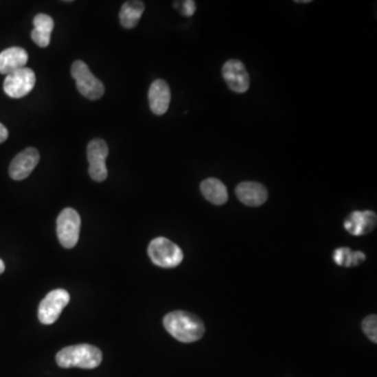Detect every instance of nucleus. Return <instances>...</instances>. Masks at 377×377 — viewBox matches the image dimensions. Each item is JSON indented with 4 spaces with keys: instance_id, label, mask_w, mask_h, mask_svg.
I'll return each mask as SVG.
<instances>
[{
    "instance_id": "1",
    "label": "nucleus",
    "mask_w": 377,
    "mask_h": 377,
    "mask_svg": "<svg viewBox=\"0 0 377 377\" xmlns=\"http://www.w3.org/2000/svg\"><path fill=\"white\" fill-rule=\"evenodd\" d=\"M165 330L179 342L193 343L201 340L205 332L203 321L187 311H173L163 318Z\"/></svg>"
},
{
    "instance_id": "2",
    "label": "nucleus",
    "mask_w": 377,
    "mask_h": 377,
    "mask_svg": "<svg viewBox=\"0 0 377 377\" xmlns=\"http://www.w3.org/2000/svg\"><path fill=\"white\" fill-rule=\"evenodd\" d=\"M103 354L98 347L81 344L65 347L58 352L56 362L61 368L95 369L100 366Z\"/></svg>"
},
{
    "instance_id": "3",
    "label": "nucleus",
    "mask_w": 377,
    "mask_h": 377,
    "mask_svg": "<svg viewBox=\"0 0 377 377\" xmlns=\"http://www.w3.org/2000/svg\"><path fill=\"white\" fill-rule=\"evenodd\" d=\"M148 255L155 265L163 269L176 267L183 259L181 247L163 237H157L151 241L148 247Z\"/></svg>"
},
{
    "instance_id": "4",
    "label": "nucleus",
    "mask_w": 377,
    "mask_h": 377,
    "mask_svg": "<svg viewBox=\"0 0 377 377\" xmlns=\"http://www.w3.org/2000/svg\"><path fill=\"white\" fill-rule=\"evenodd\" d=\"M71 76L76 80L78 91L82 95L93 101L103 97L105 93L104 84L93 76L87 63L81 60L73 62Z\"/></svg>"
},
{
    "instance_id": "5",
    "label": "nucleus",
    "mask_w": 377,
    "mask_h": 377,
    "mask_svg": "<svg viewBox=\"0 0 377 377\" xmlns=\"http://www.w3.org/2000/svg\"><path fill=\"white\" fill-rule=\"evenodd\" d=\"M81 218L76 209L67 207L57 219V235L59 242L65 249H73L79 240Z\"/></svg>"
},
{
    "instance_id": "6",
    "label": "nucleus",
    "mask_w": 377,
    "mask_h": 377,
    "mask_svg": "<svg viewBox=\"0 0 377 377\" xmlns=\"http://www.w3.org/2000/svg\"><path fill=\"white\" fill-rule=\"evenodd\" d=\"M71 301V296L65 289H55L47 293L40 303L38 308V318L45 325L54 324L59 319L60 315Z\"/></svg>"
},
{
    "instance_id": "7",
    "label": "nucleus",
    "mask_w": 377,
    "mask_h": 377,
    "mask_svg": "<svg viewBox=\"0 0 377 377\" xmlns=\"http://www.w3.org/2000/svg\"><path fill=\"white\" fill-rule=\"evenodd\" d=\"M108 146L102 139H95L87 146V159L89 161V172L91 179L102 183L108 176L106 159L108 157Z\"/></svg>"
},
{
    "instance_id": "8",
    "label": "nucleus",
    "mask_w": 377,
    "mask_h": 377,
    "mask_svg": "<svg viewBox=\"0 0 377 377\" xmlns=\"http://www.w3.org/2000/svg\"><path fill=\"white\" fill-rule=\"evenodd\" d=\"M36 84V75L29 67L18 69L10 73L3 83V91L13 99H20L29 95Z\"/></svg>"
},
{
    "instance_id": "9",
    "label": "nucleus",
    "mask_w": 377,
    "mask_h": 377,
    "mask_svg": "<svg viewBox=\"0 0 377 377\" xmlns=\"http://www.w3.org/2000/svg\"><path fill=\"white\" fill-rule=\"evenodd\" d=\"M39 161L40 155L37 149L32 147L25 149L18 153L15 159L12 161L9 169L10 176L14 181H23L31 175Z\"/></svg>"
},
{
    "instance_id": "10",
    "label": "nucleus",
    "mask_w": 377,
    "mask_h": 377,
    "mask_svg": "<svg viewBox=\"0 0 377 377\" xmlns=\"http://www.w3.org/2000/svg\"><path fill=\"white\" fill-rule=\"evenodd\" d=\"M222 76L227 87L235 93H243L249 91V73L244 65L239 60L232 59L225 62L222 67Z\"/></svg>"
},
{
    "instance_id": "11",
    "label": "nucleus",
    "mask_w": 377,
    "mask_h": 377,
    "mask_svg": "<svg viewBox=\"0 0 377 377\" xmlns=\"http://www.w3.org/2000/svg\"><path fill=\"white\" fill-rule=\"evenodd\" d=\"M376 214L372 211H356L347 217L344 227L351 235L363 236L372 232L376 227Z\"/></svg>"
},
{
    "instance_id": "12",
    "label": "nucleus",
    "mask_w": 377,
    "mask_h": 377,
    "mask_svg": "<svg viewBox=\"0 0 377 377\" xmlns=\"http://www.w3.org/2000/svg\"><path fill=\"white\" fill-rule=\"evenodd\" d=\"M148 99L151 111L155 115H165L171 102L170 87L167 82L161 79L155 80L149 89Z\"/></svg>"
},
{
    "instance_id": "13",
    "label": "nucleus",
    "mask_w": 377,
    "mask_h": 377,
    "mask_svg": "<svg viewBox=\"0 0 377 377\" xmlns=\"http://www.w3.org/2000/svg\"><path fill=\"white\" fill-rule=\"evenodd\" d=\"M236 195L243 205L249 207H260L267 201L269 192L262 183L244 181L237 185Z\"/></svg>"
},
{
    "instance_id": "14",
    "label": "nucleus",
    "mask_w": 377,
    "mask_h": 377,
    "mask_svg": "<svg viewBox=\"0 0 377 377\" xmlns=\"http://www.w3.org/2000/svg\"><path fill=\"white\" fill-rule=\"evenodd\" d=\"M29 61V54L23 47H10L0 53V73L10 75L23 69Z\"/></svg>"
},
{
    "instance_id": "15",
    "label": "nucleus",
    "mask_w": 377,
    "mask_h": 377,
    "mask_svg": "<svg viewBox=\"0 0 377 377\" xmlns=\"http://www.w3.org/2000/svg\"><path fill=\"white\" fill-rule=\"evenodd\" d=\"M34 27L32 39L39 47H47L51 43V34L55 23L53 18L47 14H38L34 18Z\"/></svg>"
},
{
    "instance_id": "16",
    "label": "nucleus",
    "mask_w": 377,
    "mask_h": 377,
    "mask_svg": "<svg viewBox=\"0 0 377 377\" xmlns=\"http://www.w3.org/2000/svg\"><path fill=\"white\" fill-rule=\"evenodd\" d=\"M201 193L209 203L216 205H225L229 198L227 187L217 179H207L201 185Z\"/></svg>"
},
{
    "instance_id": "17",
    "label": "nucleus",
    "mask_w": 377,
    "mask_h": 377,
    "mask_svg": "<svg viewBox=\"0 0 377 377\" xmlns=\"http://www.w3.org/2000/svg\"><path fill=\"white\" fill-rule=\"evenodd\" d=\"M145 11V3L139 0L135 1H126L122 5L121 12H119V21L122 27L125 29H133L137 27Z\"/></svg>"
},
{
    "instance_id": "18",
    "label": "nucleus",
    "mask_w": 377,
    "mask_h": 377,
    "mask_svg": "<svg viewBox=\"0 0 377 377\" xmlns=\"http://www.w3.org/2000/svg\"><path fill=\"white\" fill-rule=\"evenodd\" d=\"M333 260L340 266H358L366 260V255L363 251H352L349 247H340L333 253Z\"/></svg>"
},
{
    "instance_id": "19",
    "label": "nucleus",
    "mask_w": 377,
    "mask_h": 377,
    "mask_svg": "<svg viewBox=\"0 0 377 377\" xmlns=\"http://www.w3.org/2000/svg\"><path fill=\"white\" fill-rule=\"evenodd\" d=\"M363 330L372 342H377V318L375 315L367 317L363 321Z\"/></svg>"
},
{
    "instance_id": "20",
    "label": "nucleus",
    "mask_w": 377,
    "mask_h": 377,
    "mask_svg": "<svg viewBox=\"0 0 377 377\" xmlns=\"http://www.w3.org/2000/svg\"><path fill=\"white\" fill-rule=\"evenodd\" d=\"M195 11H196V5L192 0H187V1L181 3V14L183 15L190 17V16H193Z\"/></svg>"
},
{
    "instance_id": "21",
    "label": "nucleus",
    "mask_w": 377,
    "mask_h": 377,
    "mask_svg": "<svg viewBox=\"0 0 377 377\" xmlns=\"http://www.w3.org/2000/svg\"><path fill=\"white\" fill-rule=\"evenodd\" d=\"M9 137V131L5 128V126L0 123V144L7 141Z\"/></svg>"
},
{
    "instance_id": "22",
    "label": "nucleus",
    "mask_w": 377,
    "mask_h": 377,
    "mask_svg": "<svg viewBox=\"0 0 377 377\" xmlns=\"http://www.w3.org/2000/svg\"><path fill=\"white\" fill-rule=\"evenodd\" d=\"M5 262H3L1 259H0V275L3 274V271H5Z\"/></svg>"
},
{
    "instance_id": "23",
    "label": "nucleus",
    "mask_w": 377,
    "mask_h": 377,
    "mask_svg": "<svg viewBox=\"0 0 377 377\" xmlns=\"http://www.w3.org/2000/svg\"><path fill=\"white\" fill-rule=\"evenodd\" d=\"M296 3H310V0H303V1H296Z\"/></svg>"
}]
</instances>
